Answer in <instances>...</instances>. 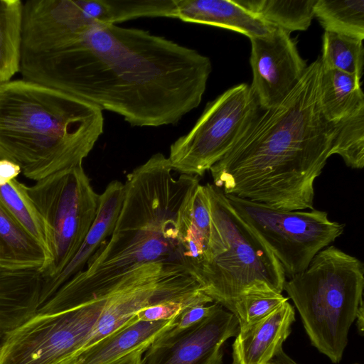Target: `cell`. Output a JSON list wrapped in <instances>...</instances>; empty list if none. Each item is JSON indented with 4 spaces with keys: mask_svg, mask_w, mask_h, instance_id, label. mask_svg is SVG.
I'll use <instances>...</instances> for the list:
<instances>
[{
    "mask_svg": "<svg viewBox=\"0 0 364 364\" xmlns=\"http://www.w3.org/2000/svg\"><path fill=\"white\" fill-rule=\"evenodd\" d=\"M209 58L149 31L97 24L23 39V79L122 116L134 127L177 124L200 103Z\"/></svg>",
    "mask_w": 364,
    "mask_h": 364,
    "instance_id": "1",
    "label": "cell"
},
{
    "mask_svg": "<svg viewBox=\"0 0 364 364\" xmlns=\"http://www.w3.org/2000/svg\"><path fill=\"white\" fill-rule=\"evenodd\" d=\"M318 58L279 103L257 114L210 168L225 195L284 210L314 208V182L332 156L334 124L323 116Z\"/></svg>",
    "mask_w": 364,
    "mask_h": 364,
    "instance_id": "2",
    "label": "cell"
},
{
    "mask_svg": "<svg viewBox=\"0 0 364 364\" xmlns=\"http://www.w3.org/2000/svg\"><path fill=\"white\" fill-rule=\"evenodd\" d=\"M173 171L168 157L156 153L127 174L122 206L109 240L87 267L64 284L38 313L63 311L101 300L122 277L144 264L166 262L186 267L180 216L200 183L198 176L175 177Z\"/></svg>",
    "mask_w": 364,
    "mask_h": 364,
    "instance_id": "3",
    "label": "cell"
},
{
    "mask_svg": "<svg viewBox=\"0 0 364 364\" xmlns=\"http://www.w3.org/2000/svg\"><path fill=\"white\" fill-rule=\"evenodd\" d=\"M97 106L26 80L0 85V159L40 181L82 164L103 133Z\"/></svg>",
    "mask_w": 364,
    "mask_h": 364,
    "instance_id": "4",
    "label": "cell"
},
{
    "mask_svg": "<svg viewBox=\"0 0 364 364\" xmlns=\"http://www.w3.org/2000/svg\"><path fill=\"white\" fill-rule=\"evenodd\" d=\"M363 289V262L334 245L322 249L303 272L285 281L284 290L311 344L333 363L343 358Z\"/></svg>",
    "mask_w": 364,
    "mask_h": 364,
    "instance_id": "5",
    "label": "cell"
},
{
    "mask_svg": "<svg viewBox=\"0 0 364 364\" xmlns=\"http://www.w3.org/2000/svg\"><path fill=\"white\" fill-rule=\"evenodd\" d=\"M211 215L209 261L196 276L201 291L232 313L243 294L257 289L284 290L280 264L237 214L223 191L204 185Z\"/></svg>",
    "mask_w": 364,
    "mask_h": 364,
    "instance_id": "6",
    "label": "cell"
},
{
    "mask_svg": "<svg viewBox=\"0 0 364 364\" xmlns=\"http://www.w3.org/2000/svg\"><path fill=\"white\" fill-rule=\"evenodd\" d=\"M48 228L51 262L43 281L58 274L81 247L97 215L100 195L82 164L61 171L26 186Z\"/></svg>",
    "mask_w": 364,
    "mask_h": 364,
    "instance_id": "7",
    "label": "cell"
},
{
    "mask_svg": "<svg viewBox=\"0 0 364 364\" xmlns=\"http://www.w3.org/2000/svg\"><path fill=\"white\" fill-rule=\"evenodd\" d=\"M225 196L237 214L277 259L286 278L303 272L319 251L344 231L345 225L330 220L323 210H284Z\"/></svg>",
    "mask_w": 364,
    "mask_h": 364,
    "instance_id": "8",
    "label": "cell"
},
{
    "mask_svg": "<svg viewBox=\"0 0 364 364\" xmlns=\"http://www.w3.org/2000/svg\"><path fill=\"white\" fill-rule=\"evenodd\" d=\"M259 108L245 83L210 102L193 128L171 145L168 159L173 170L202 176L233 147L257 116Z\"/></svg>",
    "mask_w": 364,
    "mask_h": 364,
    "instance_id": "9",
    "label": "cell"
},
{
    "mask_svg": "<svg viewBox=\"0 0 364 364\" xmlns=\"http://www.w3.org/2000/svg\"><path fill=\"white\" fill-rule=\"evenodd\" d=\"M105 299L55 313L37 314L3 346L0 364H60L85 347Z\"/></svg>",
    "mask_w": 364,
    "mask_h": 364,
    "instance_id": "10",
    "label": "cell"
},
{
    "mask_svg": "<svg viewBox=\"0 0 364 364\" xmlns=\"http://www.w3.org/2000/svg\"><path fill=\"white\" fill-rule=\"evenodd\" d=\"M175 0H28L23 18L34 33L54 35L143 17L175 18Z\"/></svg>",
    "mask_w": 364,
    "mask_h": 364,
    "instance_id": "11",
    "label": "cell"
},
{
    "mask_svg": "<svg viewBox=\"0 0 364 364\" xmlns=\"http://www.w3.org/2000/svg\"><path fill=\"white\" fill-rule=\"evenodd\" d=\"M239 332L235 315L222 306L195 325L167 329L144 351L141 364H223V345Z\"/></svg>",
    "mask_w": 364,
    "mask_h": 364,
    "instance_id": "12",
    "label": "cell"
},
{
    "mask_svg": "<svg viewBox=\"0 0 364 364\" xmlns=\"http://www.w3.org/2000/svg\"><path fill=\"white\" fill-rule=\"evenodd\" d=\"M249 38L253 75L250 86L259 108L265 110L293 90L308 65L287 31L274 28L267 35Z\"/></svg>",
    "mask_w": 364,
    "mask_h": 364,
    "instance_id": "13",
    "label": "cell"
},
{
    "mask_svg": "<svg viewBox=\"0 0 364 364\" xmlns=\"http://www.w3.org/2000/svg\"><path fill=\"white\" fill-rule=\"evenodd\" d=\"M124 193V183L114 180L100 195L96 218L79 250L58 274L43 281L41 305L50 299L64 284L83 270L106 239L111 235L122 206Z\"/></svg>",
    "mask_w": 364,
    "mask_h": 364,
    "instance_id": "14",
    "label": "cell"
},
{
    "mask_svg": "<svg viewBox=\"0 0 364 364\" xmlns=\"http://www.w3.org/2000/svg\"><path fill=\"white\" fill-rule=\"evenodd\" d=\"M294 321V308L287 301L261 321L239 331L232 346V364H269L274 357L283 355L282 345Z\"/></svg>",
    "mask_w": 364,
    "mask_h": 364,
    "instance_id": "15",
    "label": "cell"
},
{
    "mask_svg": "<svg viewBox=\"0 0 364 364\" xmlns=\"http://www.w3.org/2000/svg\"><path fill=\"white\" fill-rule=\"evenodd\" d=\"M176 318L156 321H142L136 315L121 327L83 350L77 364H116L139 349H145L162 333L173 326Z\"/></svg>",
    "mask_w": 364,
    "mask_h": 364,
    "instance_id": "16",
    "label": "cell"
},
{
    "mask_svg": "<svg viewBox=\"0 0 364 364\" xmlns=\"http://www.w3.org/2000/svg\"><path fill=\"white\" fill-rule=\"evenodd\" d=\"M175 18L235 31L248 38L267 35L274 29L234 0H176Z\"/></svg>",
    "mask_w": 364,
    "mask_h": 364,
    "instance_id": "17",
    "label": "cell"
},
{
    "mask_svg": "<svg viewBox=\"0 0 364 364\" xmlns=\"http://www.w3.org/2000/svg\"><path fill=\"white\" fill-rule=\"evenodd\" d=\"M179 228L186 266L196 279L210 257L211 215L204 185L199 184L186 203Z\"/></svg>",
    "mask_w": 364,
    "mask_h": 364,
    "instance_id": "18",
    "label": "cell"
},
{
    "mask_svg": "<svg viewBox=\"0 0 364 364\" xmlns=\"http://www.w3.org/2000/svg\"><path fill=\"white\" fill-rule=\"evenodd\" d=\"M0 264L38 267L43 272L49 264L42 246L18 223L0 202Z\"/></svg>",
    "mask_w": 364,
    "mask_h": 364,
    "instance_id": "19",
    "label": "cell"
},
{
    "mask_svg": "<svg viewBox=\"0 0 364 364\" xmlns=\"http://www.w3.org/2000/svg\"><path fill=\"white\" fill-rule=\"evenodd\" d=\"M319 100L325 118L335 123L364 106L360 78L336 70L323 69Z\"/></svg>",
    "mask_w": 364,
    "mask_h": 364,
    "instance_id": "20",
    "label": "cell"
},
{
    "mask_svg": "<svg viewBox=\"0 0 364 364\" xmlns=\"http://www.w3.org/2000/svg\"><path fill=\"white\" fill-rule=\"evenodd\" d=\"M259 20L288 33L305 31L314 18L316 0H234Z\"/></svg>",
    "mask_w": 364,
    "mask_h": 364,
    "instance_id": "21",
    "label": "cell"
},
{
    "mask_svg": "<svg viewBox=\"0 0 364 364\" xmlns=\"http://www.w3.org/2000/svg\"><path fill=\"white\" fill-rule=\"evenodd\" d=\"M23 3L0 0V85L20 70Z\"/></svg>",
    "mask_w": 364,
    "mask_h": 364,
    "instance_id": "22",
    "label": "cell"
},
{
    "mask_svg": "<svg viewBox=\"0 0 364 364\" xmlns=\"http://www.w3.org/2000/svg\"><path fill=\"white\" fill-rule=\"evenodd\" d=\"M0 202L26 232L42 246L50 264L51 255L48 228L28 197L26 186L16 178L0 186Z\"/></svg>",
    "mask_w": 364,
    "mask_h": 364,
    "instance_id": "23",
    "label": "cell"
},
{
    "mask_svg": "<svg viewBox=\"0 0 364 364\" xmlns=\"http://www.w3.org/2000/svg\"><path fill=\"white\" fill-rule=\"evenodd\" d=\"M314 16L326 32L364 39V0H316Z\"/></svg>",
    "mask_w": 364,
    "mask_h": 364,
    "instance_id": "24",
    "label": "cell"
},
{
    "mask_svg": "<svg viewBox=\"0 0 364 364\" xmlns=\"http://www.w3.org/2000/svg\"><path fill=\"white\" fill-rule=\"evenodd\" d=\"M363 41L325 31L320 58L322 68L339 70L360 78L364 65Z\"/></svg>",
    "mask_w": 364,
    "mask_h": 364,
    "instance_id": "25",
    "label": "cell"
},
{
    "mask_svg": "<svg viewBox=\"0 0 364 364\" xmlns=\"http://www.w3.org/2000/svg\"><path fill=\"white\" fill-rule=\"evenodd\" d=\"M333 124L332 155H339L348 167L362 169L364 166V106Z\"/></svg>",
    "mask_w": 364,
    "mask_h": 364,
    "instance_id": "26",
    "label": "cell"
},
{
    "mask_svg": "<svg viewBox=\"0 0 364 364\" xmlns=\"http://www.w3.org/2000/svg\"><path fill=\"white\" fill-rule=\"evenodd\" d=\"M288 298L272 289L249 291L235 302L232 313L239 324V331H243L261 321Z\"/></svg>",
    "mask_w": 364,
    "mask_h": 364,
    "instance_id": "27",
    "label": "cell"
},
{
    "mask_svg": "<svg viewBox=\"0 0 364 364\" xmlns=\"http://www.w3.org/2000/svg\"><path fill=\"white\" fill-rule=\"evenodd\" d=\"M213 302V299L201 289H196L143 309L136 314V316L142 321L170 320L190 307Z\"/></svg>",
    "mask_w": 364,
    "mask_h": 364,
    "instance_id": "28",
    "label": "cell"
},
{
    "mask_svg": "<svg viewBox=\"0 0 364 364\" xmlns=\"http://www.w3.org/2000/svg\"><path fill=\"white\" fill-rule=\"evenodd\" d=\"M219 305L213 302L190 307L176 317L175 323L170 329L181 331L188 328L210 316Z\"/></svg>",
    "mask_w": 364,
    "mask_h": 364,
    "instance_id": "29",
    "label": "cell"
},
{
    "mask_svg": "<svg viewBox=\"0 0 364 364\" xmlns=\"http://www.w3.org/2000/svg\"><path fill=\"white\" fill-rule=\"evenodd\" d=\"M21 173V167L17 164L6 159H0V186L16 178Z\"/></svg>",
    "mask_w": 364,
    "mask_h": 364,
    "instance_id": "30",
    "label": "cell"
},
{
    "mask_svg": "<svg viewBox=\"0 0 364 364\" xmlns=\"http://www.w3.org/2000/svg\"><path fill=\"white\" fill-rule=\"evenodd\" d=\"M146 350L139 349L121 359L116 364H141L142 355Z\"/></svg>",
    "mask_w": 364,
    "mask_h": 364,
    "instance_id": "31",
    "label": "cell"
},
{
    "mask_svg": "<svg viewBox=\"0 0 364 364\" xmlns=\"http://www.w3.org/2000/svg\"><path fill=\"white\" fill-rule=\"evenodd\" d=\"M355 320H357V328L358 332L361 336L363 335V326H364V307L363 303L361 304L358 309Z\"/></svg>",
    "mask_w": 364,
    "mask_h": 364,
    "instance_id": "32",
    "label": "cell"
},
{
    "mask_svg": "<svg viewBox=\"0 0 364 364\" xmlns=\"http://www.w3.org/2000/svg\"><path fill=\"white\" fill-rule=\"evenodd\" d=\"M60 364H77L76 357L65 360Z\"/></svg>",
    "mask_w": 364,
    "mask_h": 364,
    "instance_id": "33",
    "label": "cell"
},
{
    "mask_svg": "<svg viewBox=\"0 0 364 364\" xmlns=\"http://www.w3.org/2000/svg\"><path fill=\"white\" fill-rule=\"evenodd\" d=\"M269 364H296L295 363H293V362H291V361H288V362H284V363H274V362H271L269 363Z\"/></svg>",
    "mask_w": 364,
    "mask_h": 364,
    "instance_id": "34",
    "label": "cell"
},
{
    "mask_svg": "<svg viewBox=\"0 0 364 364\" xmlns=\"http://www.w3.org/2000/svg\"><path fill=\"white\" fill-rule=\"evenodd\" d=\"M2 351H3V347L0 348V360H1V355H2Z\"/></svg>",
    "mask_w": 364,
    "mask_h": 364,
    "instance_id": "35",
    "label": "cell"
}]
</instances>
